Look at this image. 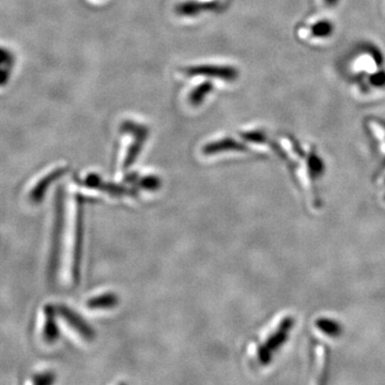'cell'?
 <instances>
[{
    "instance_id": "1",
    "label": "cell",
    "mask_w": 385,
    "mask_h": 385,
    "mask_svg": "<svg viewBox=\"0 0 385 385\" xmlns=\"http://www.w3.org/2000/svg\"><path fill=\"white\" fill-rule=\"evenodd\" d=\"M183 72L189 76L202 75L209 78H218V80H226V82H233L237 80V71L233 67L227 66H194L183 69Z\"/></svg>"
},
{
    "instance_id": "2",
    "label": "cell",
    "mask_w": 385,
    "mask_h": 385,
    "mask_svg": "<svg viewBox=\"0 0 385 385\" xmlns=\"http://www.w3.org/2000/svg\"><path fill=\"white\" fill-rule=\"evenodd\" d=\"M124 130L135 135V141L132 143L131 148L128 149V155L124 160V168H128L133 164L134 161L139 156L141 152V145H143L145 139H147V128L139 126V124H133V122H126L124 124Z\"/></svg>"
},
{
    "instance_id": "3",
    "label": "cell",
    "mask_w": 385,
    "mask_h": 385,
    "mask_svg": "<svg viewBox=\"0 0 385 385\" xmlns=\"http://www.w3.org/2000/svg\"><path fill=\"white\" fill-rule=\"evenodd\" d=\"M59 313L62 316L63 320H65L75 332H78L82 338H93V329H90L87 323H86L80 316L76 315L74 312H72L70 308L61 306V307H59Z\"/></svg>"
},
{
    "instance_id": "4",
    "label": "cell",
    "mask_w": 385,
    "mask_h": 385,
    "mask_svg": "<svg viewBox=\"0 0 385 385\" xmlns=\"http://www.w3.org/2000/svg\"><path fill=\"white\" fill-rule=\"evenodd\" d=\"M63 174H65V170L59 168V170H54L51 174L45 176L43 179L40 180V181L36 183V187H34V189H32V193H30V198H32V200L34 201V202H39V201L43 198L44 194H45V191H47L49 185H51L57 178L60 177Z\"/></svg>"
},
{
    "instance_id": "5",
    "label": "cell",
    "mask_w": 385,
    "mask_h": 385,
    "mask_svg": "<svg viewBox=\"0 0 385 385\" xmlns=\"http://www.w3.org/2000/svg\"><path fill=\"white\" fill-rule=\"evenodd\" d=\"M227 150H244V147L233 139H221V141L207 145L204 148V153H206L207 155H211L213 154V153Z\"/></svg>"
},
{
    "instance_id": "6",
    "label": "cell",
    "mask_w": 385,
    "mask_h": 385,
    "mask_svg": "<svg viewBox=\"0 0 385 385\" xmlns=\"http://www.w3.org/2000/svg\"><path fill=\"white\" fill-rule=\"evenodd\" d=\"M118 302V299L114 293H104L101 296L90 299L87 305L93 310H106V308L114 307Z\"/></svg>"
},
{
    "instance_id": "7",
    "label": "cell",
    "mask_w": 385,
    "mask_h": 385,
    "mask_svg": "<svg viewBox=\"0 0 385 385\" xmlns=\"http://www.w3.org/2000/svg\"><path fill=\"white\" fill-rule=\"evenodd\" d=\"M45 316H47V320L44 323L43 337L47 342H53L58 337L56 323L54 320L53 307L51 306L45 307Z\"/></svg>"
},
{
    "instance_id": "8",
    "label": "cell",
    "mask_w": 385,
    "mask_h": 385,
    "mask_svg": "<svg viewBox=\"0 0 385 385\" xmlns=\"http://www.w3.org/2000/svg\"><path fill=\"white\" fill-rule=\"evenodd\" d=\"M212 84L210 82H204L201 84L199 87L195 88L193 91H191V95H189V102L194 106L197 105H200L201 102L204 101L205 97H207L211 90H212Z\"/></svg>"
},
{
    "instance_id": "9",
    "label": "cell",
    "mask_w": 385,
    "mask_h": 385,
    "mask_svg": "<svg viewBox=\"0 0 385 385\" xmlns=\"http://www.w3.org/2000/svg\"><path fill=\"white\" fill-rule=\"evenodd\" d=\"M215 5H200L196 3H185L177 7V11L182 15L198 14L200 11L205 10V8H213Z\"/></svg>"
},
{
    "instance_id": "10",
    "label": "cell",
    "mask_w": 385,
    "mask_h": 385,
    "mask_svg": "<svg viewBox=\"0 0 385 385\" xmlns=\"http://www.w3.org/2000/svg\"><path fill=\"white\" fill-rule=\"evenodd\" d=\"M333 32V25L327 21H321L312 27V34L317 38H325Z\"/></svg>"
},
{
    "instance_id": "11",
    "label": "cell",
    "mask_w": 385,
    "mask_h": 385,
    "mask_svg": "<svg viewBox=\"0 0 385 385\" xmlns=\"http://www.w3.org/2000/svg\"><path fill=\"white\" fill-rule=\"evenodd\" d=\"M139 185L145 189H158L160 187L161 182L159 178L150 176V177L143 178L139 181Z\"/></svg>"
},
{
    "instance_id": "12",
    "label": "cell",
    "mask_w": 385,
    "mask_h": 385,
    "mask_svg": "<svg viewBox=\"0 0 385 385\" xmlns=\"http://www.w3.org/2000/svg\"><path fill=\"white\" fill-rule=\"evenodd\" d=\"M371 82L375 87H383L385 85V73H375V74L371 76Z\"/></svg>"
},
{
    "instance_id": "13",
    "label": "cell",
    "mask_w": 385,
    "mask_h": 385,
    "mask_svg": "<svg viewBox=\"0 0 385 385\" xmlns=\"http://www.w3.org/2000/svg\"><path fill=\"white\" fill-rule=\"evenodd\" d=\"M53 375H49V373H44V375H39L36 378V382L39 383V384H47V383L53 382Z\"/></svg>"
},
{
    "instance_id": "14",
    "label": "cell",
    "mask_w": 385,
    "mask_h": 385,
    "mask_svg": "<svg viewBox=\"0 0 385 385\" xmlns=\"http://www.w3.org/2000/svg\"><path fill=\"white\" fill-rule=\"evenodd\" d=\"M323 1H325V5L329 8L335 7V5L338 3V0H323Z\"/></svg>"
}]
</instances>
